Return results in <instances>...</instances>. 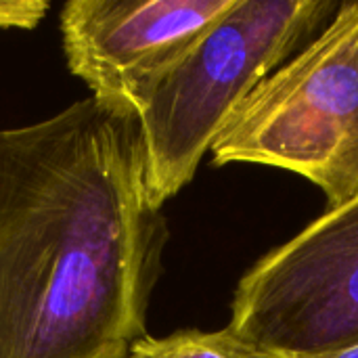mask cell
I'll list each match as a JSON object with an SVG mask.
<instances>
[{
  "label": "cell",
  "mask_w": 358,
  "mask_h": 358,
  "mask_svg": "<svg viewBox=\"0 0 358 358\" xmlns=\"http://www.w3.org/2000/svg\"><path fill=\"white\" fill-rule=\"evenodd\" d=\"M166 243L134 117L90 96L0 130V358H132Z\"/></svg>",
  "instance_id": "6da1fadb"
},
{
  "label": "cell",
  "mask_w": 358,
  "mask_h": 358,
  "mask_svg": "<svg viewBox=\"0 0 358 358\" xmlns=\"http://www.w3.org/2000/svg\"><path fill=\"white\" fill-rule=\"evenodd\" d=\"M338 6L327 0H237L155 82L136 113L155 208L193 180L239 105L302 50Z\"/></svg>",
  "instance_id": "7a4b0ae2"
},
{
  "label": "cell",
  "mask_w": 358,
  "mask_h": 358,
  "mask_svg": "<svg viewBox=\"0 0 358 358\" xmlns=\"http://www.w3.org/2000/svg\"><path fill=\"white\" fill-rule=\"evenodd\" d=\"M212 164H258L321 189L327 210L358 197V2L264 78L214 141Z\"/></svg>",
  "instance_id": "3957f363"
},
{
  "label": "cell",
  "mask_w": 358,
  "mask_h": 358,
  "mask_svg": "<svg viewBox=\"0 0 358 358\" xmlns=\"http://www.w3.org/2000/svg\"><path fill=\"white\" fill-rule=\"evenodd\" d=\"M229 329L277 358L358 344V197L315 218L239 279Z\"/></svg>",
  "instance_id": "277c9868"
},
{
  "label": "cell",
  "mask_w": 358,
  "mask_h": 358,
  "mask_svg": "<svg viewBox=\"0 0 358 358\" xmlns=\"http://www.w3.org/2000/svg\"><path fill=\"white\" fill-rule=\"evenodd\" d=\"M237 0H69L59 13L69 71L113 113L136 120L155 82Z\"/></svg>",
  "instance_id": "5b68a950"
},
{
  "label": "cell",
  "mask_w": 358,
  "mask_h": 358,
  "mask_svg": "<svg viewBox=\"0 0 358 358\" xmlns=\"http://www.w3.org/2000/svg\"><path fill=\"white\" fill-rule=\"evenodd\" d=\"M132 358H277L235 336L220 331L180 329L164 338L145 336L132 348Z\"/></svg>",
  "instance_id": "8992f818"
},
{
  "label": "cell",
  "mask_w": 358,
  "mask_h": 358,
  "mask_svg": "<svg viewBox=\"0 0 358 358\" xmlns=\"http://www.w3.org/2000/svg\"><path fill=\"white\" fill-rule=\"evenodd\" d=\"M48 8L46 0H0V29H34Z\"/></svg>",
  "instance_id": "52a82bcc"
},
{
  "label": "cell",
  "mask_w": 358,
  "mask_h": 358,
  "mask_svg": "<svg viewBox=\"0 0 358 358\" xmlns=\"http://www.w3.org/2000/svg\"><path fill=\"white\" fill-rule=\"evenodd\" d=\"M308 358H358V344H355V346H348V348H342V350H336V352L317 355V357H308Z\"/></svg>",
  "instance_id": "ba28073f"
}]
</instances>
